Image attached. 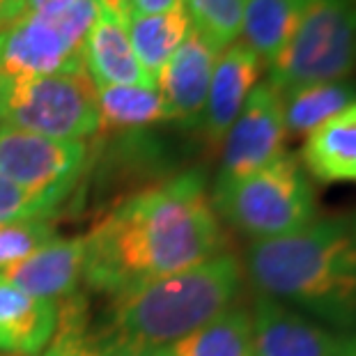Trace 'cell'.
Listing matches in <instances>:
<instances>
[{"label": "cell", "instance_id": "obj_4", "mask_svg": "<svg viewBox=\"0 0 356 356\" xmlns=\"http://www.w3.org/2000/svg\"><path fill=\"white\" fill-rule=\"evenodd\" d=\"M211 204L223 221L255 241L297 232L317 214L308 172L290 152L221 193H211Z\"/></svg>", "mask_w": 356, "mask_h": 356}, {"label": "cell", "instance_id": "obj_16", "mask_svg": "<svg viewBox=\"0 0 356 356\" xmlns=\"http://www.w3.org/2000/svg\"><path fill=\"white\" fill-rule=\"evenodd\" d=\"M299 161L324 184L356 181V102L306 136Z\"/></svg>", "mask_w": 356, "mask_h": 356}, {"label": "cell", "instance_id": "obj_5", "mask_svg": "<svg viewBox=\"0 0 356 356\" xmlns=\"http://www.w3.org/2000/svg\"><path fill=\"white\" fill-rule=\"evenodd\" d=\"M356 72V0H306L301 19L269 65L267 83L280 95Z\"/></svg>", "mask_w": 356, "mask_h": 356}, {"label": "cell", "instance_id": "obj_19", "mask_svg": "<svg viewBox=\"0 0 356 356\" xmlns=\"http://www.w3.org/2000/svg\"><path fill=\"white\" fill-rule=\"evenodd\" d=\"M304 7L306 0H244L241 42L269 67L287 47Z\"/></svg>", "mask_w": 356, "mask_h": 356}, {"label": "cell", "instance_id": "obj_29", "mask_svg": "<svg viewBox=\"0 0 356 356\" xmlns=\"http://www.w3.org/2000/svg\"><path fill=\"white\" fill-rule=\"evenodd\" d=\"M345 356H356V333H350V343H347Z\"/></svg>", "mask_w": 356, "mask_h": 356}, {"label": "cell", "instance_id": "obj_2", "mask_svg": "<svg viewBox=\"0 0 356 356\" xmlns=\"http://www.w3.org/2000/svg\"><path fill=\"white\" fill-rule=\"evenodd\" d=\"M246 271L257 294L301 308L338 333H356V234L350 218H324L253 241Z\"/></svg>", "mask_w": 356, "mask_h": 356}, {"label": "cell", "instance_id": "obj_3", "mask_svg": "<svg viewBox=\"0 0 356 356\" xmlns=\"http://www.w3.org/2000/svg\"><path fill=\"white\" fill-rule=\"evenodd\" d=\"M241 287V264L221 253L193 269L147 280L113 297L99 336V356H143L225 313Z\"/></svg>", "mask_w": 356, "mask_h": 356}, {"label": "cell", "instance_id": "obj_8", "mask_svg": "<svg viewBox=\"0 0 356 356\" xmlns=\"http://www.w3.org/2000/svg\"><path fill=\"white\" fill-rule=\"evenodd\" d=\"M287 131L283 118V95L267 81L257 83L221 143V165L214 193L253 175L285 152Z\"/></svg>", "mask_w": 356, "mask_h": 356}, {"label": "cell", "instance_id": "obj_10", "mask_svg": "<svg viewBox=\"0 0 356 356\" xmlns=\"http://www.w3.org/2000/svg\"><path fill=\"white\" fill-rule=\"evenodd\" d=\"M255 356H345L350 333L331 331L290 306L257 294L253 304Z\"/></svg>", "mask_w": 356, "mask_h": 356}, {"label": "cell", "instance_id": "obj_23", "mask_svg": "<svg viewBox=\"0 0 356 356\" xmlns=\"http://www.w3.org/2000/svg\"><path fill=\"white\" fill-rule=\"evenodd\" d=\"M86 301L74 294L70 301L58 306V327L53 345L42 356H99L92 338L86 333Z\"/></svg>", "mask_w": 356, "mask_h": 356}, {"label": "cell", "instance_id": "obj_7", "mask_svg": "<svg viewBox=\"0 0 356 356\" xmlns=\"http://www.w3.org/2000/svg\"><path fill=\"white\" fill-rule=\"evenodd\" d=\"M97 17V0L28 12L0 30V76H51L86 72L83 49Z\"/></svg>", "mask_w": 356, "mask_h": 356}, {"label": "cell", "instance_id": "obj_13", "mask_svg": "<svg viewBox=\"0 0 356 356\" xmlns=\"http://www.w3.org/2000/svg\"><path fill=\"white\" fill-rule=\"evenodd\" d=\"M83 269L86 237H56L26 260L5 269L0 276L30 297L60 306L79 294Z\"/></svg>", "mask_w": 356, "mask_h": 356}, {"label": "cell", "instance_id": "obj_27", "mask_svg": "<svg viewBox=\"0 0 356 356\" xmlns=\"http://www.w3.org/2000/svg\"><path fill=\"white\" fill-rule=\"evenodd\" d=\"M26 14V0H0V30L12 26Z\"/></svg>", "mask_w": 356, "mask_h": 356}, {"label": "cell", "instance_id": "obj_26", "mask_svg": "<svg viewBox=\"0 0 356 356\" xmlns=\"http://www.w3.org/2000/svg\"><path fill=\"white\" fill-rule=\"evenodd\" d=\"M122 14H161L179 5V0H118Z\"/></svg>", "mask_w": 356, "mask_h": 356}, {"label": "cell", "instance_id": "obj_24", "mask_svg": "<svg viewBox=\"0 0 356 356\" xmlns=\"http://www.w3.org/2000/svg\"><path fill=\"white\" fill-rule=\"evenodd\" d=\"M56 228L51 218H35V221L3 223L0 225V274L14 267L28 255L40 251L44 244L56 239Z\"/></svg>", "mask_w": 356, "mask_h": 356}, {"label": "cell", "instance_id": "obj_11", "mask_svg": "<svg viewBox=\"0 0 356 356\" xmlns=\"http://www.w3.org/2000/svg\"><path fill=\"white\" fill-rule=\"evenodd\" d=\"M218 51L191 28L156 79V90L170 111V120L186 129L200 127Z\"/></svg>", "mask_w": 356, "mask_h": 356}, {"label": "cell", "instance_id": "obj_9", "mask_svg": "<svg viewBox=\"0 0 356 356\" xmlns=\"http://www.w3.org/2000/svg\"><path fill=\"white\" fill-rule=\"evenodd\" d=\"M86 140H60L0 127V175L40 195L67 198L88 163Z\"/></svg>", "mask_w": 356, "mask_h": 356}, {"label": "cell", "instance_id": "obj_6", "mask_svg": "<svg viewBox=\"0 0 356 356\" xmlns=\"http://www.w3.org/2000/svg\"><path fill=\"white\" fill-rule=\"evenodd\" d=\"M0 127L60 140L99 131L97 88L88 72L51 76H0Z\"/></svg>", "mask_w": 356, "mask_h": 356}, {"label": "cell", "instance_id": "obj_14", "mask_svg": "<svg viewBox=\"0 0 356 356\" xmlns=\"http://www.w3.org/2000/svg\"><path fill=\"white\" fill-rule=\"evenodd\" d=\"M83 65L95 88L145 86L154 88L140 70L127 35L124 14L118 0H97V17L90 28Z\"/></svg>", "mask_w": 356, "mask_h": 356}, {"label": "cell", "instance_id": "obj_25", "mask_svg": "<svg viewBox=\"0 0 356 356\" xmlns=\"http://www.w3.org/2000/svg\"><path fill=\"white\" fill-rule=\"evenodd\" d=\"M67 198L60 195H40L30 193L19 184H14L5 175H0V225L35 221V218H51L53 211Z\"/></svg>", "mask_w": 356, "mask_h": 356}, {"label": "cell", "instance_id": "obj_18", "mask_svg": "<svg viewBox=\"0 0 356 356\" xmlns=\"http://www.w3.org/2000/svg\"><path fill=\"white\" fill-rule=\"evenodd\" d=\"M143 356H255L251 313L230 306L204 327Z\"/></svg>", "mask_w": 356, "mask_h": 356}, {"label": "cell", "instance_id": "obj_21", "mask_svg": "<svg viewBox=\"0 0 356 356\" xmlns=\"http://www.w3.org/2000/svg\"><path fill=\"white\" fill-rule=\"evenodd\" d=\"M356 102V83L350 79L324 81L283 95L287 136H308Z\"/></svg>", "mask_w": 356, "mask_h": 356}, {"label": "cell", "instance_id": "obj_28", "mask_svg": "<svg viewBox=\"0 0 356 356\" xmlns=\"http://www.w3.org/2000/svg\"><path fill=\"white\" fill-rule=\"evenodd\" d=\"M74 0H26V14L28 12H47V10H60Z\"/></svg>", "mask_w": 356, "mask_h": 356}, {"label": "cell", "instance_id": "obj_12", "mask_svg": "<svg viewBox=\"0 0 356 356\" xmlns=\"http://www.w3.org/2000/svg\"><path fill=\"white\" fill-rule=\"evenodd\" d=\"M262 67V60L239 40L218 53L200 120V131L209 147H221L225 134L257 86Z\"/></svg>", "mask_w": 356, "mask_h": 356}, {"label": "cell", "instance_id": "obj_17", "mask_svg": "<svg viewBox=\"0 0 356 356\" xmlns=\"http://www.w3.org/2000/svg\"><path fill=\"white\" fill-rule=\"evenodd\" d=\"M127 35L140 70L156 88V79L172 53L186 40L191 21L184 7L177 5L161 14H124Z\"/></svg>", "mask_w": 356, "mask_h": 356}, {"label": "cell", "instance_id": "obj_22", "mask_svg": "<svg viewBox=\"0 0 356 356\" xmlns=\"http://www.w3.org/2000/svg\"><path fill=\"white\" fill-rule=\"evenodd\" d=\"M191 28L200 33L218 53L241 35L244 0H179Z\"/></svg>", "mask_w": 356, "mask_h": 356}, {"label": "cell", "instance_id": "obj_1", "mask_svg": "<svg viewBox=\"0 0 356 356\" xmlns=\"http://www.w3.org/2000/svg\"><path fill=\"white\" fill-rule=\"evenodd\" d=\"M225 234L200 168L134 193L86 234L83 278L115 294L221 255Z\"/></svg>", "mask_w": 356, "mask_h": 356}, {"label": "cell", "instance_id": "obj_15", "mask_svg": "<svg viewBox=\"0 0 356 356\" xmlns=\"http://www.w3.org/2000/svg\"><path fill=\"white\" fill-rule=\"evenodd\" d=\"M58 327V306L21 292L0 276V352L30 356L49 343Z\"/></svg>", "mask_w": 356, "mask_h": 356}, {"label": "cell", "instance_id": "obj_20", "mask_svg": "<svg viewBox=\"0 0 356 356\" xmlns=\"http://www.w3.org/2000/svg\"><path fill=\"white\" fill-rule=\"evenodd\" d=\"M97 106H99V129L108 131H138L159 122H172L168 106L156 88H97Z\"/></svg>", "mask_w": 356, "mask_h": 356}, {"label": "cell", "instance_id": "obj_30", "mask_svg": "<svg viewBox=\"0 0 356 356\" xmlns=\"http://www.w3.org/2000/svg\"><path fill=\"white\" fill-rule=\"evenodd\" d=\"M350 225H352V230H354V234H356V214L350 216Z\"/></svg>", "mask_w": 356, "mask_h": 356}]
</instances>
